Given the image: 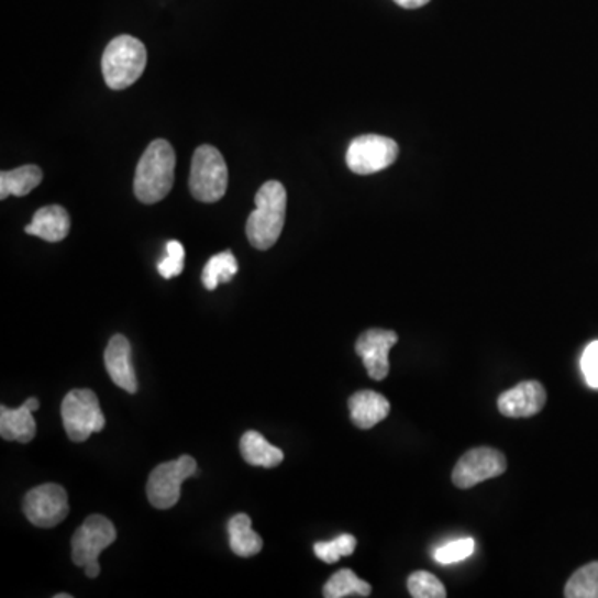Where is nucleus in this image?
Here are the masks:
<instances>
[{"mask_svg":"<svg viewBox=\"0 0 598 598\" xmlns=\"http://www.w3.org/2000/svg\"><path fill=\"white\" fill-rule=\"evenodd\" d=\"M175 150L167 140L150 143L145 154L136 165L133 190L142 203L154 204L164 200L175 181Z\"/></svg>","mask_w":598,"mask_h":598,"instance_id":"f257e3e1","label":"nucleus"},{"mask_svg":"<svg viewBox=\"0 0 598 598\" xmlns=\"http://www.w3.org/2000/svg\"><path fill=\"white\" fill-rule=\"evenodd\" d=\"M285 187L279 181H266L255 197L256 210L246 221V236L256 250L272 248L281 236L286 218Z\"/></svg>","mask_w":598,"mask_h":598,"instance_id":"f03ea898","label":"nucleus"},{"mask_svg":"<svg viewBox=\"0 0 598 598\" xmlns=\"http://www.w3.org/2000/svg\"><path fill=\"white\" fill-rule=\"evenodd\" d=\"M145 67V45L132 35H119L103 52V79L110 89H129L142 77Z\"/></svg>","mask_w":598,"mask_h":598,"instance_id":"7ed1b4c3","label":"nucleus"},{"mask_svg":"<svg viewBox=\"0 0 598 598\" xmlns=\"http://www.w3.org/2000/svg\"><path fill=\"white\" fill-rule=\"evenodd\" d=\"M229 188V167L220 150L198 146L191 160L190 191L201 203H217Z\"/></svg>","mask_w":598,"mask_h":598,"instance_id":"20e7f679","label":"nucleus"},{"mask_svg":"<svg viewBox=\"0 0 598 598\" xmlns=\"http://www.w3.org/2000/svg\"><path fill=\"white\" fill-rule=\"evenodd\" d=\"M115 541V528L107 517H87L71 538V561L86 571L87 577L97 578L100 575L99 555Z\"/></svg>","mask_w":598,"mask_h":598,"instance_id":"39448f33","label":"nucleus"},{"mask_svg":"<svg viewBox=\"0 0 598 598\" xmlns=\"http://www.w3.org/2000/svg\"><path fill=\"white\" fill-rule=\"evenodd\" d=\"M60 411L70 441H87L93 432L106 428V416L100 409L99 398L90 389H71L62 401Z\"/></svg>","mask_w":598,"mask_h":598,"instance_id":"423d86ee","label":"nucleus"},{"mask_svg":"<svg viewBox=\"0 0 598 598\" xmlns=\"http://www.w3.org/2000/svg\"><path fill=\"white\" fill-rule=\"evenodd\" d=\"M197 461L191 456H181L155 467L146 483L148 502L160 510L177 506L181 496V484L188 477L197 476Z\"/></svg>","mask_w":598,"mask_h":598,"instance_id":"0eeeda50","label":"nucleus"},{"mask_svg":"<svg viewBox=\"0 0 598 598\" xmlns=\"http://www.w3.org/2000/svg\"><path fill=\"white\" fill-rule=\"evenodd\" d=\"M399 155L395 140L381 135H361L347 148L346 164L356 175H373L391 167Z\"/></svg>","mask_w":598,"mask_h":598,"instance_id":"6e6552de","label":"nucleus"},{"mask_svg":"<svg viewBox=\"0 0 598 598\" xmlns=\"http://www.w3.org/2000/svg\"><path fill=\"white\" fill-rule=\"evenodd\" d=\"M24 513L35 528L52 529L67 519V490L58 484H42L29 490L24 497Z\"/></svg>","mask_w":598,"mask_h":598,"instance_id":"1a4fd4ad","label":"nucleus"},{"mask_svg":"<svg viewBox=\"0 0 598 598\" xmlns=\"http://www.w3.org/2000/svg\"><path fill=\"white\" fill-rule=\"evenodd\" d=\"M507 469V459L500 451L492 447H474L467 451L453 470L454 486L470 489L484 480L502 476Z\"/></svg>","mask_w":598,"mask_h":598,"instance_id":"9d476101","label":"nucleus"},{"mask_svg":"<svg viewBox=\"0 0 598 598\" xmlns=\"http://www.w3.org/2000/svg\"><path fill=\"white\" fill-rule=\"evenodd\" d=\"M398 341V334L388 330H367L357 337L356 354L374 381L388 378L389 351Z\"/></svg>","mask_w":598,"mask_h":598,"instance_id":"9b49d317","label":"nucleus"},{"mask_svg":"<svg viewBox=\"0 0 598 598\" xmlns=\"http://www.w3.org/2000/svg\"><path fill=\"white\" fill-rule=\"evenodd\" d=\"M547 392L539 381H523L516 388L502 392L497 399V408L506 418H532L544 409Z\"/></svg>","mask_w":598,"mask_h":598,"instance_id":"f8f14e48","label":"nucleus"},{"mask_svg":"<svg viewBox=\"0 0 598 598\" xmlns=\"http://www.w3.org/2000/svg\"><path fill=\"white\" fill-rule=\"evenodd\" d=\"M106 367L110 379L123 391L135 395L139 389L132 363V346L123 334H115L106 350Z\"/></svg>","mask_w":598,"mask_h":598,"instance_id":"ddd939ff","label":"nucleus"},{"mask_svg":"<svg viewBox=\"0 0 598 598\" xmlns=\"http://www.w3.org/2000/svg\"><path fill=\"white\" fill-rule=\"evenodd\" d=\"M351 421L356 428L373 429L385 421L391 411V405L385 396L376 391H357L350 398Z\"/></svg>","mask_w":598,"mask_h":598,"instance_id":"4468645a","label":"nucleus"},{"mask_svg":"<svg viewBox=\"0 0 598 598\" xmlns=\"http://www.w3.org/2000/svg\"><path fill=\"white\" fill-rule=\"evenodd\" d=\"M70 232V217L65 208L58 204L41 208L32 218V223L25 226L27 235L37 236L48 243H58L67 239Z\"/></svg>","mask_w":598,"mask_h":598,"instance_id":"2eb2a0df","label":"nucleus"},{"mask_svg":"<svg viewBox=\"0 0 598 598\" xmlns=\"http://www.w3.org/2000/svg\"><path fill=\"white\" fill-rule=\"evenodd\" d=\"M34 412L22 405L21 408L11 409L8 406L0 408V435L4 441H18L27 444L35 438Z\"/></svg>","mask_w":598,"mask_h":598,"instance_id":"dca6fc26","label":"nucleus"},{"mask_svg":"<svg viewBox=\"0 0 598 598\" xmlns=\"http://www.w3.org/2000/svg\"><path fill=\"white\" fill-rule=\"evenodd\" d=\"M240 451H242V456L246 464L255 467H265V469L278 467L283 463V459H285L281 449L269 444L256 431H248L243 434L242 441H240Z\"/></svg>","mask_w":598,"mask_h":598,"instance_id":"f3484780","label":"nucleus"},{"mask_svg":"<svg viewBox=\"0 0 598 598\" xmlns=\"http://www.w3.org/2000/svg\"><path fill=\"white\" fill-rule=\"evenodd\" d=\"M230 547L239 557H253L263 549V539L252 528V519L246 513H236L229 522Z\"/></svg>","mask_w":598,"mask_h":598,"instance_id":"a211bd4d","label":"nucleus"},{"mask_svg":"<svg viewBox=\"0 0 598 598\" xmlns=\"http://www.w3.org/2000/svg\"><path fill=\"white\" fill-rule=\"evenodd\" d=\"M42 178H44V174L37 165H24L15 170L2 171L0 174V200H5L11 195L25 197L42 184Z\"/></svg>","mask_w":598,"mask_h":598,"instance_id":"6ab92c4d","label":"nucleus"},{"mask_svg":"<svg viewBox=\"0 0 598 598\" xmlns=\"http://www.w3.org/2000/svg\"><path fill=\"white\" fill-rule=\"evenodd\" d=\"M370 590L367 582L361 580L350 568H343L324 584L323 595L326 598L369 597Z\"/></svg>","mask_w":598,"mask_h":598,"instance_id":"aec40b11","label":"nucleus"},{"mask_svg":"<svg viewBox=\"0 0 598 598\" xmlns=\"http://www.w3.org/2000/svg\"><path fill=\"white\" fill-rule=\"evenodd\" d=\"M236 273H239V262L235 255L232 252L218 253L204 265L201 281L208 291H213L221 283L232 281Z\"/></svg>","mask_w":598,"mask_h":598,"instance_id":"412c9836","label":"nucleus"},{"mask_svg":"<svg viewBox=\"0 0 598 598\" xmlns=\"http://www.w3.org/2000/svg\"><path fill=\"white\" fill-rule=\"evenodd\" d=\"M567 598H598V562L578 568L565 585Z\"/></svg>","mask_w":598,"mask_h":598,"instance_id":"4be33fe9","label":"nucleus"},{"mask_svg":"<svg viewBox=\"0 0 598 598\" xmlns=\"http://www.w3.org/2000/svg\"><path fill=\"white\" fill-rule=\"evenodd\" d=\"M357 541L354 535L343 534L331 542L314 544V554L326 564H336L341 557H350L356 551Z\"/></svg>","mask_w":598,"mask_h":598,"instance_id":"5701e85b","label":"nucleus"},{"mask_svg":"<svg viewBox=\"0 0 598 598\" xmlns=\"http://www.w3.org/2000/svg\"><path fill=\"white\" fill-rule=\"evenodd\" d=\"M408 588L409 594L414 598L447 597V590H445L442 582L435 575L429 574V572L419 571L409 575Z\"/></svg>","mask_w":598,"mask_h":598,"instance_id":"b1692460","label":"nucleus"},{"mask_svg":"<svg viewBox=\"0 0 598 598\" xmlns=\"http://www.w3.org/2000/svg\"><path fill=\"white\" fill-rule=\"evenodd\" d=\"M476 551V541L470 538L457 539V541L449 542L444 547L438 549L434 552V561L442 565L456 564L470 557Z\"/></svg>","mask_w":598,"mask_h":598,"instance_id":"393cba45","label":"nucleus"},{"mask_svg":"<svg viewBox=\"0 0 598 598\" xmlns=\"http://www.w3.org/2000/svg\"><path fill=\"white\" fill-rule=\"evenodd\" d=\"M185 266V250L180 242L167 243V256L158 263V273L164 276L165 279L175 278L180 276Z\"/></svg>","mask_w":598,"mask_h":598,"instance_id":"a878e982","label":"nucleus"},{"mask_svg":"<svg viewBox=\"0 0 598 598\" xmlns=\"http://www.w3.org/2000/svg\"><path fill=\"white\" fill-rule=\"evenodd\" d=\"M580 366L587 385L591 389H598V341H594L585 347Z\"/></svg>","mask_w":598,"mask_h":598,"instance_id":"bb28decb","label":"nucleus"},{"mask_svg":"<svg viewBox=\"0 0 598 598\" xmlns=\"http://www.w3.org/2000/svg\"><path fill=\"white\" fill-rule=\"evenodd\" d=\"M396 4L401 5L405 9H419L424 8L431 0H395Z\"/></svg>","mask_w":598,"mask_h":598,"instance_id":"cd10ccee","label":"nucleus"},{"mask_svg":"<svg viewBox=\"0 0 598 598\" xmlns=\"http://www.w3.org/2000/svg\"><path fill=\"white\" fill-rule=\"evenodd\" d=\"M24 405L27 406V408L31 409L32 412H35L38 408H41V402H38V399L35 398L27 399Z\"/></svg>","mask_w":598,"mask_h":598,"instance_id":"c85d7f7f","label":"nucleus"},{"mask_svg":"<svg viewBox=\"0 0 598 598\" xmlns=\"http://www.w3.org/2000/svg\"><path fill=\"white\" fill-rule=\"evenodd\" d=\"M55 598H71L70 594H57L55 595Z\"/></svg>","mask_w":598,"mask_h":598,"instance_id":"c756f323","label":"nucleus"}]
</instances>
